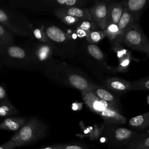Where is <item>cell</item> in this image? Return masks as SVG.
<instances>
[{"label": "cell", "instance_id": "4dcf8cb0", "mask_svg": "<svg viewBox=\"0 0 149 149\" xmlns=\"http://www.w3.org/2000/svg\"><path fill=\"white\" fill-rule=\"evenodd\" d=\"M54 15L57 17L59 19H60L63 23L69 26H75L81 20L78 19L77 18L74 17L73 16L66 15H62L60 13H53Z\"/></svg>", "mask_w": 149, "mask_h": 149}, {"label": "cell", "instance_id": "836d02e7", "mask_svg": "<svg viewBox=\"0 0 149 149\" xmlns=\"http://www.w3.org/2000/svg\"><path fill=\"white\" fill-rule=\"evenodd\" d=\"M8 100L6 88L4 84H0V102Z\"/></svg>", "mask_w": 149, "mask_h": 149}, {"label": "cell", "instance_id": "7402d4cb", "mask_svg": "<svg viewBox=\"0 0 149 149\" xmlns=\"http://www.w3.org/2000/svg\"><path fill=\"white\" fill-rule=\"evenodd\" d=\"M149 147V129L139 134L122 149H140Z\"/></svg>", "mask_w": 149, "mask_h": 149}, {"label": "cell", "instance_id": "9c48e42d", "mask_svg": "<svg viewBox=\"0 0 149 149\" xmlns=\"http://www.w3.org/2000/svg\"><path fill=\"white\" fill-rule=\"evenodd\" d=\"M122 44L149 55V40L143 33L139 22H134L124 34Z\"/></svg>", "mask_w": 149, "mask_h": 149}, {"label": "cell", "instance_id": "8fae6325", "mask_svg": "<svg viewBox=\"0 0 149 149\" xmlns=\"http://www.w3.org/2000/svg\"><path fill=\"white\" fill-rule=\"evenodd\" d=\"M88 10L91 20L104 30L107 26L108 3L105 1H96Z\"/></svg>", "mask_w": 149, "mask_h": 149}, {"label": "cell", "instance_id": "6da1fadb", "mask_svg": "<svg viewBox=\"0 0 149 149\" xmlns=\"http://www.w3.org/2000/svg\"><path fill=\"white\" fill-rule=\"evenodd\" d=\"M41 70L57 84L81 93L91 91L97 85L76 67L54 58L44 65Z\"/></svg>", "mask_w": 149, "mask_h": 149}, {"label": "cell", "instance_id": "d4e9b609", "mask_svg": "<svg viewBox=\"0 0 149 149\" xmlns=\"http://www.w3.org/2000/svg\"><path fill=\"white\" fill-rule=\"evenodd\" d=\"M19 110L12 104L9 100H4L0 102V117L8 118L18 115Z\"/></svg>", "mask_w": 149, "mask_h": 149}, {"label": "cell", "instance_id": "ffe728a7", "mask_svg": "<svg viewBox=\"0 0 149 149\" xmlns=\"http://www.w3.org/2000/svg\"><path fill=\"white\" fill-rule=\"evenodd\" d=\"M105 37L109 39L111 45L122 44L123 35L119 30L118 24L114 23L108 24L104 30Z\"/></svg>", "mask_w": 149, "mask_h": 149}, {"label": "cell", "instance_id": "2e32d148", "mask_svg": "<svg viewBox=\"0 0 149 149\" xmlns=\"http://www.w3.org/2000/svg\"><path fill=\"white\" fill-rule=\"evenodd\" d=\"M53 13L66 15L77 18L80 20H91L88 9L81 7H63L57 8Z\"/></svg>", "mask_w": 149, "mask_h": 149}, {"label": "cell", "instance_id": "4fadbf2b", "mask_svg": "<svg viewBox=\"0 0 149 149\" xmlns=\"http://www.w3.org/2000/svg\"><path fill=\"white\" fill-rule=\"evenodd\" d=\"M15 8H25L34 12L48 11L49 9L47 0H12L9 1Z\"/></svg>", "mask_w": 149, "mask_h": 149}, {"label": "cell", "instance_id": "e575fe53", "mask_svg": "<svg viewBox=\"0 0 149 149\" xmlns=\"http://www.w3.org/2000/svg\"><path fill=\"white\" fill-rule=\"evenodd\" d=\"M16 147L15 143L10 139L5 143L0 145V149H14Z\"/></svg>", "mask_w": 149, "mask_h": 149}, {"label": "cell", "instance_id": "7c38bea8", "mask_svg": "<svg viewBox=\"0 0 149 149\" xmlns=\"http://www.w3.org/2000/svg\"><path fill=\"white\" fill-rule=\"evenodd\" d=\"M91 91L99 99L107 102L119 112H122L119 95L111 91L104 86L99 85H96Z\"/></svg>", "mask_w": 149, "mask_h": 149}, {"label": "cell", "instance_id": "74e56055", "mask_svg": "<svg viewBox=\"0 0 149 149\" xmlns=\"http://www.w3.org/2000/svg\"><path fill=\"white\" fill-rule=\"evenodd\" d=\"M2 52V48H1V46H0V58H1Z\"/></svg>", "mask_w": 149, "mask_h": 149}, {"label": "cell", "instance_id": "83f0119b", "mask_svg": "<svg viewBox=\"0 0 149 149\" xmlns=\"http://www.w3.org/2000/svg\"><path fill=\"white\" fill-rule=\"evenodd\" d=\"M111 47L116 54L119 62L132 56L131 52L126 49L122 44H116L111 45Z\"/></svg>", "mask_w": 149, "mask_h": 149}, {"label": "cell", "instance_id": "1f68e13d", "mask_svg": "<svg viewBox=\"0 0 149 149\" xmlns=\"http://www.w3.org/2000/svg\"><path fill=\"white\" fill-rule=\"evenodd\" d=\"M75 27L83 30L88 33L97 30V26L93 22L90 20H81Z\"/></svg>", "mask_w": 149, "mask_h": 149}, {"label": "cell", "instance_id": "ab89813d", "mask_svg": "<svg viewBox=\"0 0 149 149\" xmlns=\"http://www.w3.org/2000/svg\"><path fill=\"white\" fill-rule=\"evenodd\" d=\"M140 149H149V147H143V148H141Z\"/></svg>", "mask_w": 149, "mask_h": 149}, {"label": "cell", "instance_id": "603a6c76", "mask_svg": "<svg viewBox=\"0 0 149 149\" xmlns=\"http://www.w3.org/2000/svg\"><path fill=\"white\" fill-rule=\"evenodd\" d=\"M15 42L14 34L0 23V46L2 51L8 47L15 45Z\"/></svg>", "mask_w": 149, "mask_h": 149}, {"label": "cell", "instance_id": "d590c367", "mask_svg": "<svg viewBox=\"0 0 149 149\" xmlns=\"http://www.w3.org/2000/svg\"><path fill=\"white\" fill-rule=\"evenodd\" d=\"M39 149H58L57 147L55 146V145H52V146H45L42 147Z\"/></svg>", "mask_w": 149, "mask_h": 149}, {"label": "cell", "instance_id": "f35d334b", "mask_svg": "<svg viewBox=\"0 0 149 149\" xmlns=\"http://www.w3.org/2000/svg\"><path fill=\"white\" fill-rule=\"evenodd\" d=\"M147 103L149 104V95L147 97Z\"/></svg>", "mask_w": 149, "mask_h": 149}, {"label": "cell", "instance_id": "8992f818", "mask_svg": "<svg viewBox=\"0 0 149 149\" xmlns=\"http://www.w3.org/2000/svg\"><path fill=\"white\" fill-rule=\"evenodd\" d=\"M0 23L14 34L29 38L31 37L33 23L17 10L0 5Z\"/></svg>", "mask_w": 149, "mask_h": 149}, {"label": "cell", "instance_id": "30bf717a", "mask_svg": "<svg viewBox=\"0 0 149 149\" xmlns=\"http://www.w3.org/2000/svg\"><path fill=\"white\" fill-rule=\"evenodd\" d=\"M26 46L29 49L34 70H41L44 65L53 58V55L55 54L51 46L33 40Z\"/></svg>", "mask_w": 149, "mask_h": 149}, {"label": "cell", "instance_id": "e0dca14e", "mask_svg": "<svg viewBox=\"0 0 149 149\" xmlns=\"http://www.w3.org/2000/svg\"><path fill=\"white\" fill-rule=\"evenodd\" d=\"M26 121L27 119L23 116L8 117L0 123V130L17 132Z\"/></svg>", "mask_w": 149, "mask_h": 149}, {"label": "cell", "instance_id": "277c9868", "mask_svg": "<svg viewBox=\"0 0 149 149\" xmlns=\"http://www.w3.org/2000/svg\"><path fill=\"white\" fill-rule=\"evenodd\" d=\"M81 93L84 103L91 111L100 115L104 122L120 126L126 123L127 119L125 116L110 105L99 99L91 91Z\"/></svg>", "mask_w": 149, "mask_h": 149}, {"label": "cell", "instance_id": "f546056e", "mask_svg": "<svg viewBox=\"0 0 149 149\" xmlns=\"http://www.w3.org/2000/svg\"><path fill=\"white\" fill-rule=\"evenodd\" d=\"M58 149H88V147L82 143L69 142L55 144Z\"/></svg>", "mask_w": 149, "mask_h": 149}, {"label": "cell", "instance_id": "484cf974", "mask_svg": "<svg viewBox=\"0 0 149 149\" xmlns=\"http://www.w3.org/2000/svg\"><path fill=\"white\" fill-rule=\"evenodd\" d=\"M134 22H136L133 16L127 11L124 10L123 13L118 23V26L123 36Z\"/></svg>", "mask_w": 149, "mask_h": 149}, {"label": "cell", "instance_id": "9a60e30c", "mask_svg": "<svg viewBox=\"0 0 149 149\" xmlns=\"http://www.w3.org/2000/svg\"><path fill=\"white\" fill-rule=\"evenodd\" d=\"M124 10L129 12L138 22L143 12L149 5V0H127L120 2Z\"/></svg>", "mask_w": 149, "mask_h": 149}, {"label": "cell", "instance_id": "ac0fdd59", "mask_svg": "<svg viewBox=\"0 0 149 149\" xmlns=\"http://www.w3.org/2000/svg\"><path fill=\"white\" fill-rule=\"evenodd\" d=\"M129 127L135 131H144L149 128V112L130 118L128 121Z\"/></svg>", "mask_w": 149, "mask_h": 149}, {"label": "cell", "instance_id": "cb8c5ba5", "mask_svg": "<svg viewBox=\"0 0 149 149\" xmlns=\"http://www.w3.org/2000/svg\"><path fill=\"white\" fill-rule=\"evenodd\" d=\"M30 39L34 41L47 44L52 47L51 43L48 38L47 35L40 26H38V25H35L33 23L30 28Z\"/></svg>", "mask_w": 149, "mask_h": 149}, {"label": "cell", "instance_id": "f1b7e54d", "mask_svg": "<svg viewBox=\"0 0 149 149\" xmlns=\"http://www.w3.org/2000/svg\"><path fill=\"white\" fill-rule=\"evenodd\" d=\"M105 37L104 30H94L90 31L87 36L86 40L91 44H95L100 42Z\"/></svg>", "mask_w": 149, "mask_h": 149}, {"label": "cell", "instance_id": "44dd1931", "mask_svg": "<svg viewBox=\"0 0 149 149\" xmlns=\"http://www.w3.org/2000/svg\"><path fill=\"white\" fill-rule=\"evenodd\" d=\"M123 11L124 8L121 3L113 2L108 4L107 24L109 23L118 24Z\"/></svg>", "mask_w": 149, "mask_h": 149}, {"label": "cell", "instance_id": "ba28073f", "mask_svg": "<svg viewBox=\"0 0 149 149\" xmlns=\"http://www.w3.org/2000/svg\"><path fill=\"white\" fill-rule=\"evenodd\" d=\"M4 65L10 68L33 70L29 49L26 46L13 45L4 48L1 55Z\"/></svg>", "mask_w": 149, "mask_h": 149}, {"label": "cell", "instance_id": "52a82bcc", "mask_svg": "<svg viewBox=\"0 0 149 149\" xmlns=\"http://www.w3.org/2000/svg\"><path fill=\"white\" fill-rule=\"evenodd\" d=\"M102 137H104L109 146L113 149H122L133 140L139 134L133 129L120 125L103 122Z\"/></svg>", "mask_w": 149, "mask_h": 149}, {"label": "cell", "instance_id": "8d00e7d4", "mask_svg": "<svg viewBox=\"0 0 149 149\" xmlns=\"http://www.w3.org/2000/svg\"><path fill=\"white\" fill-rule=\"evenodd\" d=\"M3 65H4V64H3V61H2V59L0 58V70L2 69Z\"/></svg>", "mask_w": 149, "mask_h": 149}, {"label": "cell", "instance_id": "5b68a950", "mask_svg": "<svg viewBox=\"0 0 149 149\" xmlns=\"http://www.w3.org/2000/svg\"><path fill=\"white\" fill-rule=\"evenodd\" d=\"M48 130L47 125L36 117H30L24 125L12 137L16 147L33 144L44 137Z\"/></svg>", "mask_w": 149, "mask_h": 149}, {"label": "cell", "instance_id": "5bb4252c", "mask_svg": "<svg viewBox=\"0 0 149 149\" xmlns=\"http://www.w3.org/2000/svg\"><path fill=\"white\" fill-rule=\"evenodd\" d=\"M104 87L119 95L130 91V82L118 77H107L102 81Z\"/></svg>", "mask_w": 149, "mask_h": 149}, {"label": "cell", "instance_id": "d6986e66", "mask_svg": "<svg viewBox=\"0 0 149 149\" xmlns=\"http://www.w3.org/2000/svg\"><path fill=\"white\" fill-rule=\"evenodd\" d=\"M50 10L63 7H81L87 3V0H47Z\"/></svg>", "mask_w": 149, "mask_h": 149}, {"label": "cell", "instance_id": "3957f363", "mask_svg": "<svg viewBox=\"0 0 149 149\" xmlns=\"http://www.w3.org/2000/svg\"><path fill=\"white\" fill-rule=\"evenodd\" d=\"M37 25L47 35L55 54L62 59H73L76 57L77 42L68 30L48 22H41Z\"/></svg>", "mask_w": 149, "mask_h": 149}, {"label": "cell", "instance_id": "4316f807", "mask_svg": "<svg viewBox=\"0 0 149 149\" xmlns=\"http://www.w3.org/2000/svg\"><path fill=\"white\" fill-rule=\"evenodd\" d=\"M130 90L149 91V75L130 82Z\"/></svg>", "mask_w": 149, "mask_h": 149}, {"label": "cell", "instance_id": "7a4b0ae2", "mask_svg": "<svg viewBox=\"0 0 149 149\" xmlns=\"http://www.w3.org/2000/svg\"><path fill=\"white\" fill-rule=\"evenodd\" d=\"M76 42V57L102 82L107 78L106 75L112 72V68L107 63L106 55L97 45L90 43L86 40Z\"/></svg>", "mask_w": 149, "mask_h": 149}, {"label": "cell", "instance_id": "d6a6232c", "mask_svg": "<svg viewBox=\"0 0 149 149\" xmlns=\"http://www.w3.org/2000/svg\"><path fill=\"white\" fill-rule=\"evenodd\" d=\"M131 59H132V56H129L128 58L119 61L118 66L117 67L114 68L113 69L112 68V73L125 72L127 71Z\"/></svg>", "mask_w": 149, "mask_h": 149}]
</instances>
